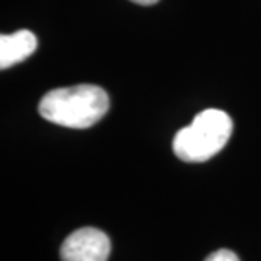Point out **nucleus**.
Listing matches in <instances>:
<instances>
[{
    "label": "nucleus",
    "instance_id": "obj_3",
    "mask_svg": "<svg viewBox=\"0 0 261 261\" xmlns=\"http://www.w3.org/2000/svg\"><path fill=\"white\" fill-rule=\"evenodd\" d=\"M111 239L95 227H82L68 236L60 249L61 261H107Z\"/></svg>",
    "mask_w": 261,
    "mask_h": 261
},
{
    "label": "nucleus",
    "instance_id": "obj_6",
    "mask_svg": "<svg viewBox=\"0 0 261 261\" xmlns=\"http://www.w3.org/2000/svg\"><path fill=\"white\" fill-rule=\"evenodd\" d=\"M130 2L139 4V5H153V4L158 2V0H130Z\"/></svg>",
    "mask_w": 261,
    "mask_h": 261
},
{
    "label": "nucleus",
    "instance_id": "obj_5",
    "mask_svg": "<svg viewBox=\"0 0 261 261\" xmlns=\"http://www.w3.org/2000/svg\"><path fill=\"white\" fill-rule=\"evenodd\" d=\"M205 261H239V258L231 249H217L212 254H208Z\"/></svg>",
    "mask_w": 261,
    "mask_h": 261
},
{
    "label": "nucleus",
    "instance_id": "obj_2",
    "mask_svg": "<svg viewBox=\"0 0 261 261\" xmlns=\"http://www.w3.org/2000/svg\"><path fill=\"white\" fill-rule=\"evenodd\" d=\"M232 134V119L221 109H205L173 138V153L187 163H203L224 149Z\"/></svg>",
    "mask_w": 261,
    "mask_h": 261
},
{
    "label": "nucleus",
    "instance_id": "obj_1",
    "mask_svg": "<svg viewBox=\"0 0 261 261\" xmlns=\"http://www.w3.org/2000/svg\"><path fill=\"white\" fill-rule=\"evenodd\" d=\"M109 106L111 100L102 87L82 83L48 92L38 109L48 122L70 129H88L102 121Z\"/></svg>",
    "mask_w": 261,
    "mask_h": 261
},
{
    "label": "nucleus",
    "instance_id": "obj_4",
    "mask_svg": "<svg viewBox=\"0 0 261 261\" xmlns=\"http://www.w3.org/2000/svg\"><path fill=\"white\" fill-rule=\"evenodd\" d=\"M38 48V38L29 29H20L17 33L0 36V68H7L28 60Z\"/></svg>",
    "mask_w": 261,
    "mask_h": 261
}]
</instances>
